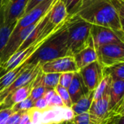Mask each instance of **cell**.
Here are the masks:
<instances>
[{
	"mask_svg": "<svg viewBox=\"0 0 124 124\" xmlns=\"http://www.w3.org/2000/svg\"><path fill=\"white\" fill-rule=\"evenodd\" d=\"M44 73H63L78 72V69L73 56H65L57 58L44 63L41 65Z\"/></svg>",
	"mask_w": 124,
	"mask_h": 124,
	"instance_id": "cell-9",
	"label": "cell"
},
{
	"mask_svg": "<svg viewBox=\"0 0 124 124\" xmlns=\"http://www.w3.org/2000/svg\"><path fill=\"white\" fill-rule=\"evenodd\" d=\"M34 102L28 97L25 100L15 104L11 108L13 111V113H17V112H25L28 111V110L31 109L33 108Z\"/></svg>",
	"mask_w": 124,
	"mask_h": 124,
	"instance_id": "cell-25",
	"label": "cell"
},
{
	"mask_svg": "<svg viewBox=\"0 0 124 124\" xmlns=\"http://www.w3.org/2000/svg\"><path fill=\"white\" fill-rule=\"evenodd\" d=\"M91 36L95 49L110 44H124V41L121 40L113 30L103 26L92 25Z\"/></svg>",
	"mask_w": 124,
	"mask_h": 124,
	"instance_id": "cell-11",
	"label": "cell"
},
{
	"mask_svg": "<svg viewBox=\"0 0 124 124\" xmlns=\"http://www.w3.org/2000/svg\"><path fill=\"white\" fill-rule=\"evenodd\" d=\"M63 1L66 6L69 16L76 15L83 3V0H63Z\"/></svg>",
	"mask_w": 124,
	"mask_h": 124,
	"instance_id": "cell-27",
	"label": "cell"
},
{
	"mask_svg": "<svg viewBox=\"0 0 124 124\" xmlns=\"http://www.w3.org/2000/svg\"><path fill=\"white\" fill-rule=\"evenodd\" d=\"M47 39L36 41L26 48L15 52L6 62L0 65V77L7 73L8 71L25 62Z\"/></svg>",
	"mask_w": 124,
	"mask_h": 124,
	"instance_id": "cell-6",
	"label": "cell"
},
{
	"mask_svg": "<svg viewBox=\"0 0 124 124\" xmlns=\"http://www.w3.org/2000/svg\"><path fill=\"white\" fill-rule=\"evenodd\" d=\"M30 121L31 124H42L41 122V111L32 108L28 110Z\"/></svg>",
	"mask_w": 124,
	"mask_h": 124,
	"instance_id": "cell-30",
	"label": "cell"
},
{
	"mask_svg": "<svg viewBox=\"0 0 124 124\" xmlns=\"http://www.w3.org/2000/svg\"><path fill=\"white\" fill-rule=\"evenodd\" d=\"M27 66L28 64L24 62L22 65L8 71L7 73L0 77V92H1L2 90L8 87L9 85H11L12 82L24 71Z\"/></svg>",
	"mask_w": 124,
	"mask_h": 124,
	"instance_id": "cell-21",
	"label": "cell"
},
{
	"mask_svg": "<svg viewBox=\"0 0 124 124\" xmlns=\"http://www.w3.org/2000/svg\"><path fill=\"white\" fill-rule=\"evenodd\" d=\"M24 112H17L13 113L8 118L7 124H18L20 122L21 116Z\"/></svg>",
	"mask_w": 124,
	"mask_h": 124,
	"instance_id": "cell-35",
	"label": "cell"
},
{
	"mask_svg": "<svg viewBox=\"0 0 124 124\" xmlns=\"http://www.w3.org/2000/svg\"><path fill=\"white\" fill-rule=\"evenodd\" d=\"M86 1V0H83V1Z\"/></svg>",
	"mask_w": 124,
	"mask_h": 124,
	"instance_id": "cell-41",
	"label": "cell"
},
{
	"mask_svg": "<svg viewBox=\"0 0 124 124\" xmlns=\"http://www.w3.org/2000/svg\"><path fill=\"white\" fill-rule=\"evenodd\" d=\"M54 90L57 92V94L60 96V97L61 98V100L64 104V106L67 107V108H71L73 104H72L68 89L58 84L54 88Z\"/></svg>",
	"mask_w": 124,
	"mask_h": 124,
	"instance_id": "cell-26",
	"label": "cell"
},
{
	"mask_svg": "<svg viewBox=\"0 0 124 124\" xmlns=\"http://www.w3.org/2000/svg\"><path fill=\"white\" fill-rule=\"evenodd\" d=\"M33 81L34 79L26 85H24L13 91L0 105V110L4 108H11L15 104L28 98L33 87Z\"/></svg>",
	"mask_w": 124,
	"mask_h": 124,
	"instance_id": "cell-13",
	"label": "cell"
},
{
	"mask_svg": "<svg viewBox=\"0 0 124 124\" xmlns=\"http://www.w3.org/2000/svg\"><path fill=\"white\" fill-rule=\"evenodd\" d=\"M72 121L75 124H94L88 112L76 115Z\"/></svg>",
	"mask_w": 124,
	"mask_h": 124,
	"instance_id": "cell-28",
	"label": "cell"
},
{
	"mask_svg": "<svg viewBox=\"0 0 124 124\" xmlns=\"http://www.w3.org/2000/svg\"></svg>",
	"mask_w": 124,
	"mask_h": 124,
	"instance_id": "cell-42",
	"label": "cell"
},
{
	"mask_svg": "<svg viewBox=\"0 0 124 124\" xmlns=\"http://www.w3.org/2000/svg\"><path fill=\"white\" fill-rule=\"evenodd\" d=\"M111 85V84H110ZM110 110V89L99 100L93 101L89 113L94 124H99Z\"/></svg>",
	"mask_w": 124,
	"mask_h": 124,
	"instance_id": "cell-12",
	"label": "cell"
},
{
	"mask_svg": "<svg viewBox=\"0 0 124 124\" xmlns=\"http://www.w3.org/2000/svg\"><path fill=\"white\" fill-rule=\"evenodd\" d=\"M95 49L97 54V61L102 68L124 62V44H105Z\"/></svg>",
	"mask_w": 124,
	"mask_h": 124,
	"instance_id": "cell-5",
	"label": "cell"
},
{
	"mask_svg": "<svg viewBox=\"0 0 124 124\" xmlns=\"http://www.w3.org/2000/svg\"><path fill=\"white\" fill-rule=\"evenodd\" d=\"M73 57L78 70L90 63L97 60V54L94 44L78 52Z\"/></svg>",
	"mask_w": 124,
	"mask_h": 124,
	"instance_id": "cell-15",
	"label": "cell"
},
{
	"mask_svg": "<svg viewBox=\"0 0 124 124\" xmlns=\"http://www.w3.org/2000/svg\"><path fill=\"white\" fill-rule=\"evenodd\" d=\"M88 91H94L103 78L102 67L97 60L78 71Z\"/></svg>",
	"mask_w": 124,
	"mask_h": 124,
	"instance_id": "cell-8",
	"label": "cell"
},
{
	"mask_svg": "<svg viewBox=\"0 0 124 124\" xmlns=\"http://www.w3.org/2000/svg\"><path fill=\"white\" fill-rule=\"evenodd\" d=\"M67 89L68 91L72 104L76 102L83 95L89 92L85 87L78 72L74 73L73 80Z\"/></svg>",
	"mask_w": 124,
	"mask_h": 124,
	"instance_id": "cell-16",
	"label": "cell"
},
{
	"mask_svg": "<svg viewBox=\"0 0 124 124\" xmlns=\"http://www.w3.org/2000/svg\"><path fill=\"white\" fill-rule=\"evenodd\" d=\"M56 1L57 0H44L31 9L29 12L24 14L17 21L11 35H14L28 25L37 23L49 12Z\"/></svg>",
	"mask_w": 124,
	"mask_h": 124,
	"instance_id": "cell-4",
	"label": "cell"
},
{
	"mask_svg": "<svg viewBox=\"0 0 124 124\" xmlns=\"http://www.w3.org/2000/svg\"><path fill=\"white\" fill-rule=\"evenodd\" d=\"M33 108H35L39 110L42 111L48 108V104L44 97H41L39 100H37L36 102H34Z\"/></svg>",
	"mask_w": 124,
	"mask_h": 124,
	"instance_id": "cell-34",
	"label": "cell"
},
{
	"mask_svg": "<svg viewBox=\"0 0 124 124\" xmlns=\"http://www.w3.org/2000/svg\"><path fill=\"white\" fill-rule=\"evenodd\" d=\"M74 73L73 72H68V73H60V76L59 78V83L58 84L65 89H68L70 86L73 78Z\"/></svg>",
	"mask_w": 124,
	"mask_h": 124,
	"instance_id": "cell-29",
	"label": "cell"
},
{
	"mask_svg": "<svg viewBox=\"0 0 124 124\" xmlns=\"http://www.w3.org/2000/svg\"><path fill=\"white\" fill-rule=\"evenodd\" d=\"M65 24L66 22L59 30L50 36L25 63L28 65L39 63L42 65L48 61L70 56L68 47V33Z\"/></svg>",
	"mask_w": 124,
	"mask_h": 124,
	"instance_id": "cell-2",
	"label": "cell"
},
{
	"mask_svg": "<svg viewBox=\"0 0 124 124\" xmlns=\"http://www.w3.org/2000/svg\"><path fill=\"white\" fill-rule=\"evenodd\" d=\"M13 113L12 108H4L0 110V124H7L9 117Z\"/></svg>",
	"mask_w": 124,
	"mask_h": 124,
	"instance_id": "cell-32",
	"label": "cell"
},
{
	"mask_svg": "<svg viewBox=\"0 0 124 124\" xmlns=\"http://www.w3.org/2000/svg\"><path fill=\"white\" fill-rule=\"evenodd\" d=\"M55 93H56V92H55L54 89H46V92H45V94H44V95L43 97H44V98L45 99V100L46 101L48 105H49V104L51 100L52 99V97H53L54 95L55 94Z\"/></svg>",
	"mask_w": 124,
	"mask_h": 124,
	"instance_id": "cell-37",
	"label": "cell"
},
{
	"mask_svg": "<svg viewBox=\"0 0 124 124\" xmlns=\"http://www.w3.org/2000/svg\"><path fill=\"white\" fill-rule=\"evenodd\" d=\"M68 33V47L70 56L93 44L91 36L92 24L78 15L69 16L66 21Z\"/></svg>",
	"mask_w": 124,
	"mask_h": 124,
	"instance_id": "cell-3",
	"label": "cell"
},
{
	"mask_svg": "<svg viewBox=\"0 0 124 124\" xmlns=\"http://www.w3.org/2000/svg\"><path fill=\"white\" fill-rule=\"evenodd\" d=\"M62 124H75L73 121H64L63 123H62Z\"/></svg>",
	"mask_w": 124,
	"mask_h": 124,
	"instance_id": "cell-39",
	"label": "cell"
},
{
	"mask_svg": "<svg viewBox=\"0 0 124 124\" xmlns=\"http://www.w3.org/2000/svg\"><path fill=\"white\" fill-rule=\"evenodd\" d=\"M111 4L117 12L121 20L124 23V0H110Z\"/></svg>",
	"mask_w": 124,
	"mask_h": 124,
	"instance_id": "cell-31",
	"label": "cell"
},
{
	"mask_svg": "<svg viewBox=\"0 0 124 124\" xmlns=\"http://www.w3.org/2000/svg\"><path fill=\"white\" fill-rule=\"evenodd\" d=\"M64 121H72L73 118L75 116V114L72 110L71 108H67L64 107Z\"/></svg>",
	"mask_w": 124,
	"mask_h": 124,
	"instance_id": "cell-36",
	"label": "cell"
},
{
	"mask_svg": "<svg viewBox=\"0 0 124 124\" xmlns=\"http://www.w3.org/2000/svg\"><path fill=\"white\" fill-rule=\"evenodd\" d=\"M124 81H112L110 88V110L124 99Z\"/></svg>",
	"mask_w": 124,
	"mask_h": 124,
	"instance_id": "cell-19",
	"label": "cell"
},
{
	"mask_svg": "<svg viewBox=\"0 0 124 124\" xmlns=\"http://www.w3.org/2000/svg\"><path fill=\"white\" fill-rule=\"evenodd\" d=\"M53 107H65L61 98L57 94V92L55 93V94L54 95V97H52L48 105V108H53Z\"/></svg>",
	"mask_w": 124,
	"mask_h": 124,
	"instance_id": "cell-33",
	"label": "cell"
},
{
	"mask_svg": "<svg viewBox=\"0 0 124 124\" xmlns=\"http://www.w3.org/2000/svg\"><path fill=\"white\" fill-rule=\"evenodd\" d=\"M29 0H3L1 7L4 23L6 24L17 22L25 12Z\"/></svg>",
	"mask_w": 124,
	"mask_h": 124,
	"instance_id": "cell-10",
	"label": "cell"
},
{
	"mask_svg": "<svg viewBox=\"0 0 124 124\" xmlns=\"http://www.w3.org/2000/svg\"><path fill=\"white\" fill-rule=\"evenodd\" d=\"M60 73H44L41 71V83L46 89H54L59 83Z\"/></svg>",
	"mask_w": 124,
	"mask_h": 124,
	"instance_id": "cell-24",
	"label": "cell"
},
{
	"mask_svg": "<svg viewBox=\"0 0 124 124\" xmlns=\"http://www.w3.org/2000/svg\"><path fill=\"white\" fill-rule=\"evenodd\" d=\"M102 73L103 76H110L112 81H124V62L102 68Z\"/></svg>",
	"mask_w": 124,
	"mask_h": 124,
	"instance_id": "cell-22",
	"label": "cell"
},
{
	"mask_svg": "<svg viewBox=\"0 0 124 124\" xmlns=\"http://www.w3.org/2000/svg\"><path fill=\"white\" fill-rule=\"evenodd\" d=\"M76 15L92 25L113 30L124 41V23L110 0H86L83 1Z\"/></svg>",
	"mask_w": 124,
	"mask_h": 124,
	"instance_id": "cell-1",
	"label": "cell"
},
{
	"mask_svg": "<svg viewBox=\"0 0 124 124\" xmlns=\"http://www.w3.org/2000/svg\"><path fill=\"white\" fill-rule=\"evenodd\" d=\"M41 65L39 63L36 65H28L24 71L12 82L11 85L0 92V105L13 91L32 81L41 70Z\"/></svg>",
	"mask_w": 124,
	"mask_h": 124,
	"instance_id": "cell-7",
	"label": "cell"
},
{
	"mask_svg": "<svg viewBox=\"0 0 124 124\" xmlns=\"http://www.w3.org/2000/svg\"><path fill=\"white\" fill-rule=\"evenodd\" d=\"M43 1H44V0H29L28 4H27V6H26V8H25V9L24 14H25V13H27L28 12H29L31 9H33L34 7H36V5H38L39 3L42 2Z\"/></svg>",
	"mask_w": 124,
	"mask_h": 124,
	"instance_id": "cell-38",
	"label": "cell"
},
{
	"mask_svg": "<svg viewBox=\"0 0 124 124\" xmlns=\"http://www.w3.org/2000/svg\"><path fill=\"white\" fill-rule=\"evenodd\" d=\"M16 23L17 22L9 24L4 23L2 9L0 8V58Z\"/></svg>",
	"mask_w": 124,
	"mask_h": 124,
	"instance_id": "cell-18",
	"label": "cell"
},
{
	"mask_svg": "<svg viewBox=\"0 0 124 124\" xmlns=\"http://www.w3.org/2000/svg\"><path fill=\"white\" fill-rule=\"evenodd\" d=\"M69 15L63 0H57L51 7L48 18L49 23L54 27L62 25L68 18Z\"/></svg>",
	"mask_w": 124,
	"mask_h": 124,
	"instance_id": "cell-14",
	"label": "cell"
},
{
	"mask_svg": "<svg viewBox=\"0 0 124 124\" xmlns=\"http://www.w3.org/2000/svg\"><path fill=\"white\" fill-rule=\"evenodd\" d=\"M112 82V79L108 76H104L102 80L99 84L97 87L94 91V98L93 101H96L100 99L105 93L110 89V84Z\"/></svg>",
	"mask_w": 124,
	"mask_h": 124,
	"instance_id": "cell-23",
	"label": "cell"
},
{
	"mask_svg": "<svg viewBox=\"0 0 124 124\" xmlns=\"http://www.w3.org/2000/svg\"><path fill=\"white\" fill-rule=\"evenodd\" d=\"M2 2H3V0H0V8H1V7L2 5Z\"/></svg>",
	"mask_w": 124,
	"mask_h": 124,
	"instance_id": "cell-40",
	"label": "cell"
},
{
	"mask_svg": "<svg viewBox=\"0 0 124 124\" xmlns=\"http://www.w3.org/2000/svg\"><path fill=\"white\" fill-rule=\"evenodd\" d=\"M64 107L47 108L41 111L42 124H60L64 121Z\"/></svg>",
	"mask_w": 124,
	"mask_h": 124,
	"instance_id": "cell-17",
	"label": "cell"
},
{
	"mask_svg": "<svg viewBox=\"0 0 124 124\" xmlns=\"http://www.w3.org/2000/svg\"><path fill=\"white\" fill-rule=\"evenodd\" d=\"M94 98V91H89L83 95L76 102L72 105L71 108L76 115L89 112Z\"/></svg>",
	"mask_w": 124,
	"mask_h": 124,
	"instance_id": "cell-20",
	"label": "cell"
}]
</instances>
